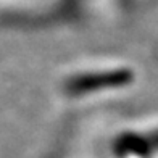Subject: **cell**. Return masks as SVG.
<instances>
[{"instance_id":"obj_1","label":"cell","mask_w":158,"mask_h":158,"mask_svg":"<svg viewBox=\"0 0 158 158\" xmlns=\"http://www.w3.org/2000/svg\"><path fill=\"white\" fill-rule=\"evenodd\" d=\"M135 81L137 74L131 64L87 63L66 71L58 81V92L68 102H84L129 89Z\"/></svg>"}]
</instances>
